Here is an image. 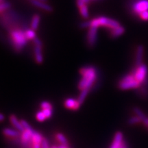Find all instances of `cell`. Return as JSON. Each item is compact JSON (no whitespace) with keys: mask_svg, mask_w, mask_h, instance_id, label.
<instances>
[{"mask_svg":"<svg viewBox=\"0 0 148 148\" xmlns=\"http://www.w3.org/2000/svg\"><path fill=\"white\" fill-rule=\"evenodd\" d=\"M43 138L44 137L42 136L41 134L34 131L32 135V140L33 144H40V145H41Z\"/></svg>","mask_w":148,"mask_h":148,"instance_id":"17","label":"cell"},{"mask_svg":"<svg viewBox=\"0 0 148 148\" xmlns=\"http://www.w3.org/2000/svg\"><path fill=\"white\" fill-rule=\"evenodd\" d=\"M89 90H90L89 88H85V89L82 90V92H81V93L79 94L78 99H77V101H79V103H80V104H82L83 101H84L85 98H86V96H87Z\"/></svg>","mask_w":148,"mask_h":148,"instance_id":"20","label":"cell"},{"mask_svg":"<svg viewBox=\"0 0 148 148\" xmlns=\"http://www.w3.org/2000/svg\"><path fill=\"white\" fill-rule=\"evenodd\" d=\"M88 22H89V27H95L98 28L100 26H105L110 29H114L120 26V24L117 21L107 18L106 16H99L93 18Z\"/></svg>","mask_w":148,"mask_h":148,"instance_id":"3","label":"cell"},{"mask_svg":"<svg viewBox=\"0 0 148 148\" xmlns=\"http://www.w3.org/2000/svg\"><path fill=\"white\" fill-rule=\"evenodd\" d=\"M139 16L142 20H144V21H148V10L144 11V12L140 13Z\"/></svg>","mask_w":148,"mask_h":148,"instance_id":"28","label":"cell"},{"mask_svg":"<svg viewBox=\"0 0 148 148\" xmlns=\"http://www.w3.org/2000/svg\"><path fill=\"white\" fill-rule=\"evenodd\" d=\"M82 79L78 84V88L81 90L85 88H89L92 87V84L97 79V71L93 66H85L79 71Z\"/></svg>","mask_w":148,"mask_h":148,"instance_id":"1","label":"cell"},{"mask_svg":"<svg viewBox=\"0 0 148 148\" xmlns=\"http://www.w3.org/2000/svg\"><path fill=\"white\" fill-rule=\"evenodd\" d=\"M123 136L121 132H117L114 135V140L110 148H119L123 141Z\"/></svg>","mask_w":148,"mask_h":148,"instance_id":"11","label":"cell"},{"mask_svg":"<svg viewBox=\"0 0 148 148\" xmlns=\"http://www.w3.org/2000/svg\"><path fill=\"white\" fill-rule=\"evenodd\" d=\"M79 12H80V14L82 15L83 17L86 18L88 17V7L86 5H84L82 6L79 7Z\"/></svg>","mask_w":148,"mask_h":148,"instance_id":"23","label":"cell"},{"mask_svg":"<svg viewBox=\"0 0 148 148\" xmlns=\"http://www.w3.org/2000/svg\"><path fill=\"white\" fill-rule=\"evenodd\" d=\"M127 122L129 125H135L140 123V122H142V121L138 116H134L129 118Z\"/></svg>","mask_w":148,"mask_h":148,"instance_id":"22","label":"cell"},{"mask_svg":"<svg viewBox=\"0 0 148 148\" xmlns=\"http://www.w3.org/2000/svg\"><path fill=\"white\" fill-rule=\"evenodd\" d=\"M40 107H41L42 110H44V109H53L51 103L48 102V101H42L40 103Z\"/></svg>","mask_w":148,"mask_h":148,"instance_id":"26","label":"cell"},{"mask_svg":"<svg viewBox=\"0 0 148 148\" xmlns=\"http://www.w3.org/2000/svg\"><path fill=\"white\" fill-rule=\"evenodd\" d=\"M64 106L68 109H71V110H76L80 106V103L77 101V99H74L73 98H68L64 102Z\"/></svg>","mask_w":148,"mask_h":148,"instance_id":"10","label":"cell"},{"mask_svg":"<svg viewBox=\"0 0 148 148\" xmlns=\"http://www.w3.org/2000/svg\"><path fill=\"white\" fill-rule=\"evenodd\" d=\"M133 111L136 114V116H138V117L141 119L142 123L145 125L146 127H148V118L146 116V115L144 114V112L142 111L138 107H134L133 108Z\"/></svg>","mask_w":148,"mask_h":148,"instance_id":"14","label":"cell"},{"mask_svg":"<svg viewBox=\"0 0 148 148\" xmlns=\"http://www.w3.org/2000/svg\"><path fill=\"white\" fill-rule=\"evenodd\" d=\"M119 148H128V145H127V142L125 141V140H123V143H122L121 145L120 146Z\"/></svg>","mask_w":148,"mask_h":148,"instance_id":"32","label":"cell"},{"mask_svg":"<svg viewBox=\"0 0 148 148\" xmlns=\"http://www.w3.org/2000/svg\"><path fill=\"white\" fill-rule=\"evenodd\" d=\"M36 118L38 121H43L47 119L42 111H40V112H37L36 114Z\"/></svg>","mask_w":148,"mask_h":148,"instance_id":"24","label":"cell"},{"mask_svg":"<svg viewBox=\"0 0 148 148\" xmlns=\"http://www.w3.org/2000/svg\"><path fill=\"white\" fill-rule=\"evenodd\" d=\"M90 0H77V5H78V7L82 6L84 5H86V3L89 2Z\"/></svg>","mask_w":148,"mask_h":148,"instance_id":"29","label":"cell"},{"mask_svg":"<svg viewBox=\"0 0 148 148\" xmlns=\"http://www.w3.org/2000/svg\"><path fill=\"white\" fill-rule=\"evenodd\" d=\"M97 38V27H90L88 29L87 34V43L90 47L95 45Z\"/></svg>","mask_w":148,"mask_h":148,"instance_id":"7","label":"cell"},{"mask_svg":"<svg viewBox=\"0 0 148 148\" xmlns=\"http://www.w3.org/2000/svg\"><path fill=\"white\" fill-rule=\"evenodd\" d=\"M143 53H144L143 46L138 45L137 49H136V58H135V62H136V66H139L142 64V60H143Z\"/></svg>","mask_w":148,"mask_h":148,"instance_id":"13","label":"cell"},{"mask_svg":"<svg viewBox=\"0 0 148 148\" xmlns=\"http://www.w3.org/2000/svg\"><path fill=\"white\" fill-rule=\"evenodd\" d=\"M5 119V116L2 113H0V122L3 121Z\"/></svg>","mask_w":148,"mask_h":148,"instance_id":"33","label":"cell"},{"mask_svg":"<svg viewBox=\"0 0 148 148\" xmlns=\"http://www.w3.org/2000/svg\"><path fill=\"white\" fill-rule=\"evenodd\" d=\"M40 23V16L38 14H34L33 16L32 22H31V28L34 30H36L38 29Z\"/></svg>","mask_w":148,"mask_h":148,"instance_id":"18","label":"cell"},{"mask_svg":"<svg viewBox=\"0 0 148 148\" xmlns=\"http://www.w3.org/2000/svg\"><path fill=\"white\" fill-rule=\"evenodd\" d=\"M34 58L36 63L41 64L43 62V56H42V44L40 40L38 38H35L34 40Z\"/></svg>","mask_w":148,"mask_h":148,"instance_id":"6","label":"cell"},{"mask_svg":"<svg viewBox=\"0 0 148 148\" xmlns=\"http://www.w3.org/2000/svg\"><path fill=\"white\" fill-rule=\"evenodd\" d=\"M133 10L136 13L139 14L144 11L148 10V1L147 0H139L133 5Z\"/></svg>","mask_w":148,"mask_h":148,"instance_id":"8","label":"cell"},{"mask_svg":"<svg viewBox=\"0 0 148 148\" xmlns=\"http://www.w3.org/2000/svg\"><path fill=\"white\" fill-rule=\"evenodd\" d=\"M0 1H1V0H0Z\"/></svg>","mask_w":148,"mask_h":148,"instance_id":"36","label":"cell"},{"mask_svg":"<svg viewBox=\"0 0 148 148\" xmlns=\"http://www.w3.org/2000/svg\"><path fill=\"white\" fill-rule=\"evenodd\" d=\"M10 123H12V125H13L14 127H16V130H17L18 131H19L20 132H23V131L25 130L21 122L18 121L17 118H16V116L14 115V114H11L10 116Z\"/></svg>","mask_w":148,"mask_h":148,"instance_id":"12","label":"cell"},{"mask_svg":"<svg viewBox=\"0 0 148 148\" xmlns=\"http://www.w3.org/2000/svg\"><path fill=\"white\" fill-rule=\"evenodd\" d=\"M25 36L27 39L29 40H34L35 38H36V33H35V30L34 29H27L25 32Z\"/></svg>","mask_w":148,"mask_h":148,"instance_id":"21","label":"cell"},{"mask_svg":"<svg viewBox=\"0 0 148 148\" xmlns=\"http://www.w3.org/2000/svg\"><path fill=\"white\" fill-rule=\"evenodd\" d=\"M30 2L32 3V4L34 5V6L41 9V10L47 11V12H51L53 10L52 8L51 7V5L47 4L45 1H40V0H30Z\"/></svg>","mask_w":148,"mask_h":148,"instance_id":"9","label":"cell"},{"mask_svg":"<svg viewBox=\"0 0 148 148\" xmlns=\"http://www.w3.org/2000/svg\"><path fill=\"white\" fill-rule=\"evenodd\" d=\"M40 1H46V0H40Z\"/></svg>","mask_w":148,"mask_h":148,"instance_id":"34","label":"cell"},{"mask_svg":"<svg viewBox=\"0 0 148 148\" xmlns=\"http://www.w3.org/2000/svg\"><path fill=\"white\" fill-rule=\"evenodd\" d=\"M10 36L12 45L16 50L20 51L27 44V38L25 36V32L18 29H12L10 32Z\"/></svg>","mask_w":148,"mask_h":148,"instance_id":"2","label":"cell"},{"mask_svg":"<svg viewBox=\"0 0 148 148\" xmlns=\"http://www.w3.org/2000/svg\"><path fill=\"white\" fill-rule=\"evenodd\" d=\"M2 132L6 137H20L21 134L19 131L14 130L13 129L8 128V127L3 129Z\"/></svg>","mask_w":148,"mask_h":148,"instance_id":"15","label":"cell"},{"mask_svg":"<svg viewBox=\"0 0 148 148\" xmlns=\"http://www.w3.org/2000/svg\"><path fill=\"white\" fill-rule=\"evenodd\" d=\"M10 3L8 2H2L0 3V12L5 11L10 8Z\"/></svg>","mask_w":148,"mask_h":148,"instance_id":"25","label":"cell"},{"mask_svg":"<svg viewBox=\"0 0 148 148\" xmlns=\"http://www.w3.org/2000/svg\"><path fill=\"white\" fill-rule=\"evenodd\" d=\"M42 111L43 112V113L45 115L47 119L50 118L51 115H52V109H44Z\"/></svg>","mask_w":148,"mask_h":148,"instance_id":"27","label":"cell"},{"mask_svg":"<svg viewBox=\"0 0 148 148\" xmlns=\"http://www.w3.org/2000/svg\"><path fill=\"white\" fill-rule=\"evenodd\" d=\"M125 32V28L121 25L116 27V28L112 29L110 31V36L112 38H116V37H119L124 33Z\"/></svg>","mask_w":148,"mask_h":148,"instance_id":"16","label":"cell"},{"mask_svg":"<svg viewBox=\"0 0 148 148\" xmlns=\"http://www.w3.org/2000/svg\"><path fill=\"white\" fill-rule=\"evenodd\" d=\"M56 138L59 143H60V145H69V143H68V140L65 137V136L63 135L61 133H57L56 135Z\"/></svg>","mask_w":148,"mask_h":148,"instance_id":"19","label":"cell"},{"mask_svg":"<svg viewBox=\"0 0 148 148\" xmlns=\"http://www.w3.org/2000/svg\"><path fill=\"white\" fill-rule=\"evenodd\" d=\"M21 122L22 125H23V126L24 129H25V130H31V129H32V127L30 126V125H29L27 121H25V120H21Z\"/></svg>","mask_w":148,"mask_h":148,"instance_id":"30","label":"cell"},{"mask_svg":"<svg viewBox=\"0 0 148 148\" xmlns=\"http://www.w3.org/2000/svg\"><path fill=\"white\" fill-rule=\"evenodd\" d=\"M67 148H71V147H69H69H68Z\"/></svg>","mask_w":148,"mask_h":148,"instance_id":"35","label":"cell"},{"mask_svg":"<svg viewBox=\"0 0 148 148\" xmlns=\"http://www.w3.org/2000/svg\"><path fill=\"white\" fill-rule=\"evenodd\" d=\"M132 73L134 74L135 79L141 84H145L147 82V67L145 64H141L140 65L136 66V69Z\"/></svg>","mask_w":148,"mask_h":148,"instance_id":"5","label":"cell"},{"mask_svg":"<svg viewBox=\"0 0 148 148\" xmlns=\"http://www.w3.org/2000/svg\"><path fill=\"white\" fill-rule=\"evenodd\" d=\"M141 84L135 79L133 73L128 74L122 78L119 82V88L121 90H127L131 88H138Z\"/></svg>","mask_w":148,"mask_h":148,"instance_id":"4","label":"cell"},{"mask_svg":"<svg viewBox=\"0 0 148 148\" xmlns=\"http://www.w3.org/2000/svg\"><path fill=\"white\" fill-rule=\"evenodd\" d=\"M41 148H49V145L47 138H43L41 143Z\"/></svg>","mask_w":148,"mask_h":148,"instance_id":"31","label":"cell"}]
</instances>
